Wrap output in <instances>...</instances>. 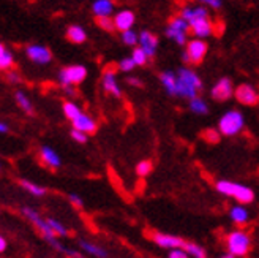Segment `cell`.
Listing matches in <instances>:
<instances>
[{
	"instance_id": "8d00e7d4",
	"label": "cell",
	"mask_w": 259,
	"mask_h": 258,
	"mask_svg": "<svg viewBox=\"0 0 259 258\" xmlns=\"http://www.w3.org/2000/svg\"><path fill=\"white\" fill-rule=\"evenodd\" d=\"M135 67H136V63H135V60L132 57H125V59H122L119 62V68L122 71H132Z\"/></svg>"
},
{
	"instance_id": "603a6c76",
	"label": "cell",
	"mask_w": 259,
	"mask_h": 258,
	"mask_svg": "<svg viewBox=\"0 0 259 258\" xmlns=\"http://www.w3.org/2000/svg\"><path fill=\"white\" fill-rule=\"evenodd\" d=\"M92 10L97 18L109 16L114 10V2L112 0H97V2H94V5H92Z\"/></svg>"
},
{
	"instance_id": "ffe728a7",
	"label": "cell",
	"mask_w": 259,
	"mask_h": 258,
	"mask_svg": "<svg viewBox=\"0 0 259 258\" xmlns=\"http://www.w3.org/2000/svg\"><path fill=\"white\" fill-rule=\"evenodd\" d=\"M229 217L236 225H247L250 222V212L243 204H236L229 209Z\"/></svg>"
},
{
	"instance_id": "ee69618b",
	"label": "cell",
	"mask_w": 259,
	"mask_h": 258,
	"mask_svg": "<svg viewBox=\"0 0 259 258\" xmlns=\"http://www.w3.org/2000/svg\"><path fill=\"white\" fill-rule=\"evenodd\" d=\"M10 132V125L7 124V122H0V133H2V135H5V133H8Z\"/></svg>"
},
{
	"instance_id": "4fadbf2b",
	"label": "cell",
	"mask_w": 259,
	"mask_h": 258,
	"mask_svg": "<svg viewBox=\"0 0 259 258\" xmlns=\"http://www.w3.org/2000/svg\"><path fill=\"white\" fill-rule=\"evenodd\" d=\"M38 157H40L41 163L45 166H48L49 170H59L60 166H62V159L59 154L53 149V148H49V146H41L40 151H38Z\"/></svg>"
},
{
	"instance_id": "d6986e66",
	"label": "cell",
	"mask_w": 259,
	"mask_h": 258,
	"mask_svg": "<svg viewBox=\"0 0 259 258\" xmlns=\"http://www.w3.org/2000/svg\"><path fill=\"white\" fill-rule=\"evenodd\" d=\"M190 30L193 32L194 36L204 38V36L212 35V32H213V24H212V21L209 19V16H207V18H202V19L196 21L194 24H191V25H190Z\"/></svg>"
},
{
	"instance_id": "4316f807",
	"label": "cell",
	"mask_w": 259,
	"mask_h": 258,
	"mask_svg": "<svg viewBox=\"0 0 259 258\" xmlns=\"http://www.w3.org/2000/svg\"><path fill=\"white\" fill-rule=\"evenodd\" d=\"M15 100L18 103V106L27 114H32L33 113V106H32V101L30 98L27 97V94L22 92V90H16L15 92Z\"/></svg>"
},
{
	"instance_id": "5b68a950",
	"label": "cell",
	"mask_w": 259,
	"mask_h": 258,
	"mask_svg": "<svg viewBox=\"0 0 259 258\" xmlns=\"http://www.w3.org/2000/svg\"><path fill=\"white\" fill-rule=\"evenodd\" d=\"M21 214L27 218V220L40 231V235L43 236L45 241H49V239H53L56 238V235L53 233V230H51L49 224H48V218H43L40 215V212L35 211L33 208H29V206H22L21 208Z\"/></svg>"
},
{
	"instance_id": "ab89813d",
	"label": "cell",
	"mask_w": 259,
	"mask_h": 258,
	"mask_svg": "<svg viewBox=\"0 0 259 258\" xmlns=\"http://www.w3.org/2000/svg\"><path fill=\"white\" fill-rule=\"evenodd\" d=\"M167 258H190L185 247L182 249H174V250H169V253H167Z\"/></svg>"
},
{
	"instance_id": "f6af8a7d",
	"label": "cell",
	"mask_w": 259,
	"mask_h": 258,
	"mask_svg": "<svg viewBox=\"0 0 259 258\" xmlns=\"http://www.w3.org/2000/svg\"><path fill=\"white\" fill-rule=\"evenodd\" d=\"M5 250H7V241L2 236V238H0V252H5Z\"/></svg>"
},
{
	"instance_id": "484cf974",
	"label": "cell",
	"mask_w": 259,
	"mask_h": 258,
	"mask_svg": "<svg viewBox=\"0 0 259 258\" xmlns=\"http://www.w3.org/2000/svg\"><path fill=\"white\" fill-rule=\"evenodd\" d=\"M19 184L25 192H29L30 195H33V197H45L46 195V189L45 187L38 186L35 182H30V180H27V179H21Z\"/></svg>"
},
{
	"instance_id": "4dcf8cb0",
	"label": "cell",
	"mask_w": 259,
	"mask_h": 258,
	"mask_svg": "<svg viewBox=\"0 0 259 258\" xmlns=\"http://www.w3.org/2000/svg\"><path fill=\"white\" fill-rule=\"evenodd\" d=\"M48 224H49V227H51V230H53V233L59 238H63V236H67V228H65L59 220H56V218H53V217H48Z\"/></svg>"
},
{
	"instance_id": "b9f144b4",
	"label": "cell",
	"mask_w": 259,
	"mask_h": 258,
	"mask_svg": "<svg viewBox=\"0 0 259 258\" xmlns=\"http://www.w3.org/2000/svg\"><path fill=\"white\" fill-rule=\"evenodd\" d=\"M201 2L207 4V5H209L210 8H213V10H218L220 7H222L223 0H201Z\"/></svg>"
},
{
	"instance_id": "7402d4cb",
	"label": "cell",
	"mask_w": 259,
	"mask_h": 258,
	"mask_svg": "<svg viewBox=\"0 0 259 258\" xmlns=\"http://www.w3.org/2000/svg\"><path fill=\"white\" fill-rule=\"evenodd\" d=\"M182 16L187 22H188V25H191V24H194L196 21H199V19H202V18H207L209 15H207V11L204 10V8H184L182 10Z\"/></svg>"
},
{
	"instance_id": "5bb4252c",
	"label": "cell",
	"mask_w": 259,
	"mask_h": 258,
	"mask_svg": "<svg viewBox=\"0 0 259 258\" xmlns=\"http://www.w3.org/2000/svg\"><path fill=\"white\" fill-rule=\"evenodd\" d=\"M73 128L74 130H79L85 135H94L97 132V122L95 119L92 118V116H89L85 113H82L79 118L74 119L73 122Z\"/></svg>"
},
{
	"instance_id": "7bdbcfd3",
	"label": "cell",
	"mask_w": 259,
	"mask_h": 258,
	"mask_svg": "<svg viewBox=\"0 0 259 258\" xmlns=\"http://www.w3.org/2000/svg\"><path fill=\"white\" fill-rule=\"evenodd\" d=\"M126 83L130 86H135V87H142V83L138 80V78H133V76H130V78H126Z\"/></svg>"
},
{
	"instance_id": "2e32d148",
	"label": "cell",
	"mask_w": 259,
	"mask_h": 258,
	"mask_svg": "<svg viewBox=\"0 0 259 258\" xmlns=\"http://www.w3.org/2000/svg\"><path fill=\"white\" fill-rule=\"evenodd\" d=\"M139 43H141V48L144 49V53L147 54L149 59L155 56V53H157V48H158V38L155 36L152 32H149V30L141 32Z\"/></svg>"
},
{
	"instance_id": "8fae6325",
	"label": "cell",
	"mask_w": 259,
	"mask_h": 258,
	"mask_svg": "<svg viewBox=\"0 0 259 258\" xmlns=\"http://www.w3.org/2000/svg\"><path fill=\"white\" fill-rule=\"evenodd\" d=\"M152 239L158 247L167 249V250L182 249V247H185V244H187L182 238L174 236V235H164V233H155L152 236Z\"/></svg>"
},
{
	"instance_id": "44dd1931",
	"label": "cell",
	"mask_w": 259,
	"mask_h": 258,
	"mask_svg": "<svg viewBox=\"0 0 259 258\" xmlns=\"http://www.w3.org/2000/svg\"><path fill=\"white\" fill-rule=\"evenodd\" d=\"M160 81L164 87V90L169 95L177 97V73L172 71H163L160 75Z\"/></svg>"
},
{
	"instance_id": "ac0fdd59",
	"label": "cell",
	"mask_w": 259,
	"mask_h": 258,
	"mask_svg": "<svg viewBox=\"0 0 259 258\" xmlns=\"http://www.w3.org/2000/svg\"><path fill=\"white\" fill-rule=\"evenodd\" d=\"M77 246L81 247V250L90 256H94V258H108L109 253L106 249H103L101 246H98V244L95 242H90L87 239H79V242H77Z\"/></svg>"
},
{
	"instance_id": "277c9868",
	"label": "cell",
	"mask_w": 259,
	"mask_h": 258,
	"mask_svg": "<svg viewBox=\"0 0 259 258\" xmlns=\"http://www.w3.org/2000/svg\"><path fill=\"white\" fill-rule=\"evenodd\" d=\"M245 125L243 114L237 109H231L222 116V119L218 122V130L223 136H236L242 132Z\"/></svg>"
},
{
	"instance_id": "1f68e13d",
	"label": "cell",
	"mask_w": 259,
	"mask_h": 258,
	"mask_svg": "<svg viewBox=\"0 0 259 258\" xmlns=\"http://www.w3.org/2000/svg\"><path fill=\"white\" fill-rule=\"evenodd\" d=\"M132 59L135 60V63H136V65H139V67L146 65L147 60H149L147 54L144 53V49H142L141 46H139V48H135L133 54H132Z\"/></svg>"
},
{
	"instance_id": "30bf717a",
	"label": "cell",
	"mask_w": 259,
	"mask_h": 258,
	"mask_svg": "<svg viewBox=\"0 0 259 258\" xmlns=\"http://www.w3.org/2000/svg\"><path fill=\"white\" fill-rule=\"evenodd\" d=\"M234 97L237 98L239 103H242V105H247V106H253L259 101V92L250 84H240L236 89Z\"/></svg>"
},
{
	"instance_id": "f1b7e54d",
	"label": "cell",
	"mask_w": 259,
	"mask_h": 258,
	"mask_svg": "<svg viewBox=\"0 0 259 258\" xmlns=\"http://www.w3.org/2000/svg\"><path fill=\"white\" fill-rule=\"evenodd\" d=\"M190 109H191V113L198 114V116H204L209 113V106H207V103L201 97L190 100Z\"/></svg>"
},
{
	"instance_id": "6da1fadb",
	"label": "cell",
	"mask_w": 259,
	"mask_h": 258,
	"mask_svg": "<svg viewBox=\"0 0 259 258\" xmlns=\"http://www.w3.org/2000/svg\"><path fill=\"white\" fill-rule=\"evenodd\" d=\"M202 89L199 76L190 68H180L177 71V97L193 100L196 98Z\"/></svg>"
},
{
	"instance_id": "8992f818",
	"label": "cell",
	"mask_w": 259,
	"mask_h": 258,
	"mask_svg": "<svg viewBox=\"0 0 259 258\" xmlns=\"http://www.w3.org/2000/svg\"><path fill=\"white\" fill-rule=\"evenodd\" d=\"M87 76V68L84 65H70L59 71V83L62 87H70L81 84Z\"/></svg>"
},
{
	"instance_id": "d590c367",
	"label": "cell",
	"mask_w": 259,
	"mask_h": 258,
	"mask_svg": "<svg viewBox=\"0 0 259 258\" xmlns=\"http://www.w3.org/2000/svg\"><path fill=\"white\" fill-rule=\"evenodd\" d=\"M122 42L126 45V46H135L138 42H139V36L138 33L132 29V30H126L122 33Z\"/></svg>"
},
{
	"instance_id": "f35d334b",
	"label": "cell",
	"mask_w": 259,
	"mask_h": 258,
	"mask_svg": "<svg viewBox=\"0 0 259 258\" xmlns=\"http://www.w3.org/2000/svg\"><path fill=\"white\" fill-rule=\"evenodd\" d=\"M71 139H74L76 143H79V144H84V143H87V136L89 135H85V133H82V132H79V130H71Z\"/></svg>"
},
{
	"instance_id": "9c48e42d",
	"label": "cell",
	"mask_w": 259,
	"mask_h": 258,
	"mask_svg": "<svg viewBox=\"0 0 259 258\" xmlns=\"http://www.w3.org/2000/svg\"><path fill=\"white\" fill-rule=\"evenodd\" d=\"M25 54L27 57L38 63V65H46L51 60H53V54H51V51L46 48V46H41V45H30L25 48Z\"/></svg>"
},
{
	"instance_id": "d4e9b609",
	"label": "cell",
	"mask_w": 259,
	"mask_h": 258,
	"mask_svg": "<svg viewBox=\"0 0 259 258\" xmlns=\"http://www.w3.org/2000/svg\"><path fill=\"white\" fill-rule=\"evenodd\" d=\"M13 65H15V57L5 45H0V68L4 71H10Z\"/></svg>"
},
{
	"instance_id": "7a4b0ae2",
	"label": "cell",
	"mask_w": 259,
	"mask_h": 258,
	"mask_svg": "<svg viewBox=\"0 0 259 258\" xmlns=\"http://www.w3.org/2000/svg\"><path fill=\"white\" fill-rule=\"evenodd\" d=\"M215 189L217 192L222 193V195L234 198L240 204H250L254 200V192L251 187L239 184V182H232V180H226V179L218 180L215 184Z\"/></svg>"
},
{
	"instance_id": "60d3db41",
	"label": "cell",
	"mask_w": 259,
	"mask_h": 258,
	"mask_svg": "<svg viewBox=\"0 0 259 258\" xmlns=\"http://www.w3.org/2000/svg\"><path fill=\"white\" fill-rule=\"evenodd\" d=\"M7 81L11 83V84H18V83H21V76H19L18 71L10 70V71H7Z\"/></svg>"
},
{
	"instance_id": "e575fe53",
	"label": "cell",
	"mask_w": 259,
	"mask_h": 258,
	"mask_svg": "<svg viewBox=\"0 0 259 258\" xmlns=\"http://www.w3.org/2000/svg\"><path fill=\"white\" fill-rule=\"evenodd\" d=\"M97 24L103 30L106 32H114L115 30V24H114V19H111L109 16H101V18H97Z\"/></svg>"
},
{
	"instance_id": "9a60e30c",
	"label": "cell",
	"mask_w": 259,
	"mask_h": 258,
	"mask_svg": "<svg viewBox=\"0 0 259 258\" xmlns=\"http://www.w3.org/2000/svg\"><path fill=\"white\" fill-rule=\"evenodd\" d=\"M103 89L112 97H120L122 95V90L117 84V80H115V71L112 68H106L103 71Z\"/></svg>"
},
{
	"instance_id": "52a82bcc",
	"label": "cell",
	"mask_w": 259,
	"mask_h": 258,
	"mask_svg": "<svg viewBox=\"0 0 259 258\" xmlns=\"http://www.w3.org/2000/svg\"><path fill=\"white\" fill-rule=\"evenodd\" d=\"M190 30L188 22L182 16H176L169 21V25L166 29V35L174 40L177 45H185L187 43V32Z\"/></svg>"
},
{
	"instance_id": "74e56055",
	"label": "cell",
	"mask_w": 259,
	"mask_h": 258,
	"mask_svg": "<svg viewBox=\"0 0 259 258\" xmlns=\"http://www.w3.org/2000/svg\"><path fill=\"white\" fill-rule=\"evenodd\" d=\"M68 201H70L71 206H74L76 209H82L84 208V200L81 198V195H77V193H70Z\"/></svg>"
},
{
	"instance_id": "7dc6e473",
	"label": "cell",
	"mask_w": 259,
	"mask_h": 258,
	"mask_svg": "<svg viewBox=\"0 0 259 258\" xmlns=\"http://www.w3.org/2000/svg\"><path fill=\"white\" fill-rule=\"evenodd\" d=\"M220 258H236V256H234V255H232V253H229V252H228V253L222 255V256H220Z\"/></svg>"
},
{
	"instance_id": "83f0119b",
	"label": "cell",
	"mask_w": 259,
	"mask_h": 258,
	"mask_svg": "<svg viewBox=\"0 0 259 258\" xmlns=\"http://www.w3.org/2000/svg\"><path fill=\"white\" fill-rule=\"evenodd\" d=\"M63 114H65V118L70 119L73 122L74 119L79 118V116L82 114V111H81L79 106L76 105V103H73V101H65L63 103Z\"/></svg>"
},
{
	"instance_id": "3957f363",
	"label": "cell",
	"mask_w": 259,
	"mask_h": 258,
	"mask_svg": "<svg viewBox=\"0 0 259 258\" xmlns=\"http://www.w3.org/2000/svg\"><path fill=\"white\" fill-rule=\"evenodd\" d=\"M226 247L234 256H243L250 252L251 238L245 230H232L226 236Z\"/></svg>"
},
{
	"instance_id": "836d02e7",
	"label": "cell",
	"mask_w": 259,
	"mask_h": 258,
	"mask_svg": "<svg viewBox=\"0 0 259 258\" xmlns=\"http://www.w3.org/2000/svg\"><path fill=\"white\" fill-rule=\"evenodd\" d=\"M152 170H153V165L150 160H142L136 165V174L141 177H146L147 174H150Z\"/></svg>"
},
{
	"instance_id": "bcb514c9",
	"label": "cell",
	"mask_w": 259,
	"mask_h": 258,
	"mask_svg": "<svg viewBox=\"0 0 259 258\" xmlns=\"http://www.w3.org/2000/svg\"><path fill=\"white\" fill-rule=\"evenodd\" d=\"M63 90L67 92V95H70V97H73L76 92H74V89H73V86H70V87H63Z\"/></svg>"
},
{
	"instance_id": "ba28073f",
	"label": "cell",
	"mask_w": 259,
	"mask_h": 258,
	"mask_svg": "<svg viewBox=\"0 0 259 258\" xmlns=\"http://www.w3.org/2000/svg\"><path fill=\"white\" fill-rule=\"evenodd\" d=\"M207 54V43L201 38H194L187 43V51L184 53V60L187 63H201Z\"/></svg>"
},
{
	"instance_id": "cb8c5ba5",
	"label": "cell",
	"mask_w": 259,
	"mask_h": 258,
	"mask_svg": "<svg viewBox=\"0 0 259 258\" xmlns=\"http://www.w3.org/2000/svg\"><path fill=\"white\" fill-rule=\"evenodd\" d=\"M67 38L71 43L79 45V43H84L87 40V33L81 25H70V27L67 29Z\"/></svg>"
},
{
	"instance_id": "e0dca14e",
	"label": "cell",
	"mask_w": 259,
	"mask_h": 258,
	"mask_svg": "<svg viewBox=\"0 0 259 258\" xmlns=\"http://www.w3.org/2000/svg\"><path fill=\"white\" fill-rule=\"evenodd\" d=\"M114 24H115V30H120L122 33L126 30H132L133 24H135V15L133 11L123 10L114 16Z\"/></svg>"
},
{
	"instance_id": "d6a6232c",
	"label": "cell",
	"mask_w": 259,
	"mask_h": 258,
	"mask_svg": "<svg viewBox=\"0 0 259 258\" xmlns=\"http://www.w3.org/2000/svg\"><path fill=\"white\" fill-rule=\"evenodd\" d=\"M220 136H222V133H220V130H215V128H207V130L202 132V138L209 144H217L220 141Z\"/></svg>"
},
{
	"instance_id": "f546056e",
	"label": "cell",
	"mask_w": 259,
	"mask_h": 258,
	"mask_svg": "<svg viewBox=\"0 0 259 258\" xmlns=\"http://www.w3.org/2000/svg\"><path fill=\"white\" fill-rule=\"evenodd\" d=\"M185 250H187L190 258H207V252L199 246V244L187 242L185 244Z\"/></svg>"
},
{
	"instance_id": "7c38bea8",
	"label": "cell",
	"mask_w": 259,
	"mask_h": 258,
	"mask_svg": "<svg viewBox=\"0 0 259 258\" xmlns=\"http://www.w3.org/2000/svg\"><path fill=\"white\" fill-rule=\"evenodd\" d=\"M236 90L232 89V83L229 78H222L220 81L215 83V86L212 87L210 90V95L213 100L217 101H226L232 97V94H234Z\"/></svg>"
}]
</instances>
